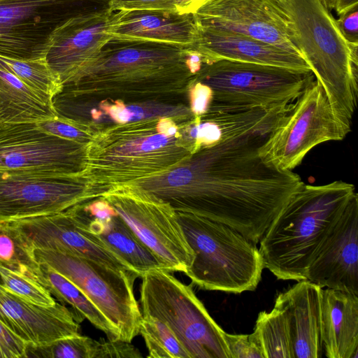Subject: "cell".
Instances as JSON below:
<instances>
[{
	"mask_svg": "<svg viewBox=\"0 0 358 358\" xmlns=\"http://www.w3.org/2000/svg\"><path fill=\"white\" fill-rule=\"evenodd\" d=\"M271 130L203 148L173 169L134 185L176 212L223 223L257 244L304 183L260 155Z\"/></svg>",
	"mask_w": 358,
	"mask_h": 358,
	"instance_id": "cell-1",
	"label": "cell"
},
{
	"mask_svg": "<svg viewBox=\"0 0 358 358\" xmlns=\"http://www.w3.org/2000/svg\"><path fill=\"white\" fill-rule=\"evenodd\" d=\"M188 54L189 48L166 44L110 41L52 99L140 102L182 94L196 76Z\"/></svg>",
	"mask_w": 358,
	"mask_h": 358,
	"instance_id": "cell-2",
	"label": "cell"
},
{
	"mask_svg": "<svg viewBox=\"0 0 358 358\" xmlns=\"http://www.w3.org/2000/svg\"><path fill=\"white\" fill-rule=\"evenodd\" d=\"M196 152L182 122L171 117L115 123L99 127L87 143L83 176L104 192L165 173Z\"/></svg>",
	"mask_w": 358,
	"mask_h": 358,
	"instance_id": "cell-3",
	"label": "cell"
},
{
	"mask_svg": "<svg viewBox=\"0 0 358 358\" xmlns=\"http://www.w3.org/2000/svg\"><path fill=\"white\" fill-rule=\"evenodd\" d=\"M357 194L355 185L343 181L303 183L259 242L264 268L279 280H306L322 245Z\"/></svg>",
	"mask_w": 358,
	"mask_h": 358,
	"instance_id": "cell-4",
	"label": "cell"
},
{
	"mask_svg": "<svg viewBox=\"0 0 358 358\" xmlns=\"http://www.w3.org/2000/svg\"><path fill=\"white\" fill-rule=\"evenodd\" d=\"M292 41L336 113L351 122L357 106L358 43L348 42L320 0H282Z\"/></svg>",
	"mask_w": 358,
	"mask_h": 358,
	"instance_id": "cell-5",
	"label": "cell"
},
{
	"mask_svg": "<svg viewBox=\"0 0 358 358\" xmlns=\"http://www.w3.org/2000/svg\"><path fill=\"white\" fill-rule=\"evenodd\" d=\"M176 213L194 254L185 273L194 285L232 294L257 287L264 266L256 243L223 223Z\"/></svg>",
	"mask_w": 358,
	"mask_h": 358,
	"instance_id": "cell-6",
	"label": "cell"
},
{
	"mask_svg": "<svg viewBox=\"0 0 358 358\" xmlns=\"http://www.w3.org/2000/svg\"><path fill=\"white\" fill-rule=\"evenodd\" d=\"M195 79L210 89L208 113L290 104L315 77L311 71L223 59L202 64Z\"/></svg>",
	"mask_w": 358,
	"mask_h": 358,
	"instance_id": "cell-7",
	"label": "cell"
},
{
	"mask_svg": "<svg viewBox=\"0 0 358 358\" xmlns=\"http://www.w3.org/2000/svg\"><path fill=\"white\" fill-rule=\"evenodd\" d=\"M141 278L142 315L167 324L190 358H231L224 331L210 315L191 285L162 269L150 271Z\"/></svg>",
	"mask_w": 358,
	"mask_h": 358,
	"instance_id": "cell-8",
	"label": "cell"
},
{
	"mask_svg": "<svg viewBox=\"0 0 358 358\" xmlns=\"http://www.w3.org/2000/svg\"><path fill=\"white\" fill-rule=\"evenodd\" d=\"M270 131L259 148L262 157L275 168L291 171L315 146L342 141L351 122L334 110L322 85L313 80Z\"/></svg>",
	"mask_w": 358,
	"mask_h": 358,
	"instance_id": "cell-9",
	"label": "cell"
},
{
	"mask_svg": "<svg viewBox=\"0 0 358 358\" xmlns=\"http://www.w3.org/2000/svg\"><path fill=\"white\" fill-rule=\"evenodd\" d=\"M34 253L39 264L63 275L98 307L120 340L131 342L139 334L142 313L134 293L137 274L69 252L36 248Z\"/></svg>",
	"mask_w": 358,
	"mask_h": 358,
	"instance_id": "cell-10",
	"label": "cell"
},
{
	"mask_svg": "<svg viewBox=\"0 0 358 358\" xmlns=\"http://www.w3.org/2000/svg\"><path fill=\"white\" fill-rule=\"evenodd\" d=\"M100 197L162 261L166 271L186 272L194 254L168 203L136 185L110 187Z\"/></svg>",
	"mask_w": 358,
	"mask_h": 358,
	"instance_id": "cell-11",
	"label": "cell"
},
{
	"mask_svg": "<svg viewBox=\"0 0 358 358\" xmlns=\"http://www.w3.org/2000/svg\"><path fill=\"white\" fill-rule=\"evenodd\" d=\"M87 144L49 134L37 122L0 123V171L83 176Z\"/></svg>",
	"mask_w": 358,
	"mask_h": 358,
	"instance_id": "cell-12",
	"label": "cell"
},
{
	"mask_svg": "<svg viewBox=\"0 0 358 358\" xmlns=\"http://www.w3.org/2000/svg\"><path fill=\"white\" fill-rule=\"evenodd\" d=\"M103 193L83 176L0 171V222L62 212Z\"/></svg>",
	"mask_w": 358,
	"mask_h": 358,
	"instance_id": "cell-13",
	"label": "cell"
},
{
	"mask_svg": "<svg viewBox=\"0 0 358 358\" xmlns=\"http://www.w3.org/2000/svg\"><path fill=\"white\" fill-rule=\"evenodd\" d=\"M78 0H0V56L45 59L53 32L79 12Z\"/></svg>",
	"mask_w": 358,
	"mask_h": 358,
	"instance_id": "cell-14",
	"label": "cell"
},
{
	"mask_svg": "<svg viewBox=\"0 0 358 358\" xmlns=\"http://www.w3.org/2000/svg\"><path fill=\"white\" fill-rule=\"evenodd\" d=\"M193 15L199 27L240 34L301 56L282 0H206Z\"/></svg>",
	"mask_w": 358,
	"mask_h": 358,
	"instance_id": "cell-15",
	"label": "cell"
},
{
	"mask_svg": "<svg viewBox=\"0 0 358 358\" xmlns=\"http://www.w3.org/2000/svg\"><path fill=\"white\" fill-rule=\"evenodd\" d=\"M10 222L22 231L35 249L69 252L115 269L134 273L91 233L80 203L62 212Z\"/></svg>",
	"mask_w": 358,
	"mask_h": 358,
	"instance_id": "cell-16",
	"label": "cell"
},
{
	"mask_svg": "<svg viewBox=\"0 0 358 358\" xmlns=\"http://www.w3.org/2000/svg\"><path fill=\"white\" fill-rule=\"evenodd\" d=\"M114 11H81L53 32L45 61L62 85L92 62L111 41Z\"/></svg>",
	"mask_w": 358,
	"mask_h": 358,
	"instance_id": "cell-17",
	"label": "cell"
},
{
	"mask_svg": "<svg viewBox=\"0 0 358 358\" xmlns=\"http://www.w3.org/2000/svg\"><path fill=\"white\" fill-rule=\"evenodd\" d=\"M306 280L358 294V196L353 197L310 265Z\"/></svg>",
	"mask_w": 358,
	"mask_h": 358,
	"instance_id": "cell-18",
	"label": "cell"
},
{
	"mask_svg": "<svg viewBox=\"0 0 358 358\" xmlns=\"http://www.w3.org/2000/svg\"><path fill=\"white\" fill-rule=\"evenodd\" d=\"M0 321L26 344L45 345L80 334L72 311L55 303L42 306L25 301L0 286Z\"/></svg>",
	"mask_w": 358,
	"mask_h": 358,
	"instance_id": "cell-19",
	"label": "cell"
},
{
	"mask_svg": "<svg viewBox=\"0 0 358 358\" xmlns=\"http://www.w3.org/2000/svg\"><path fill=\"white\" fill-rule=\"evenodd\" d=\"M110 34L111 41L119 43H155L192 48L196 41L197 25L193 14L121 10L114 13Z\"/></svg>",
	"mask_w": 358,
	"mask_h": 358,
	"instance_id": "cell-20",
	"label": "cell"
},
{
	"mask_svg": "<svg viewBox=\"0 0 358 358\" xmlns=\"http://www.w3.org/2000/svg\"><path fill=\"white\" fill-rule=\"evenodd\" d=\"M190 49L201 55L203 64L225 59L310 71L299 55L247 36L217 29L197 25L196 41Z\"/></svg>",
	"mask_w": 358,
	"mask_h": 358,
	"instance_id": "cell-21",
	"label": "cell"
},
{
	"mask_svg": "<svg viewBox=\"0 0 358 358\" xmlns=\"http://www.w3.org/2000/svg\"><path fill=\"white\" fill-rule=\"evenodd\" d=\"M321 289L313 282L303 280L280 293L275 299L287 316L294 358L322 357Z\"/></svg>",
	"mask_w": 358,
	"mask_h": 358,
	"instance_id": "cell-22",
	"label": "cell"
},
{
	"mask_svg": "<svg viewBox=\"0 0 358 358\" xmlns=\"http://www.w3.org/2000/svg\"><path fill=\"white\" fill-rule=\"evenodd\" d=\"M320 331L328 358H357L358 294L322 288Z\"/></svg>",
	"mask_w": 358,
	"mask_h": 358,
	"instance_id": "cell-23",
	"label": "cell"
},
{
	"mask_svg": "<svg viewBox=\"0 0 358 358\" xmlns=\"http://www.w3.org/2000/svg\"><path fill=\"white\" fill-rule=\"evenodd\" d=\"M81 205V204H80ZM85 214L87 227L108 248L120 257L138 277L148 272L166 271L162 261L148 248L116 213L106 219Z\"/></svg>",
	"mask_w": 358,
	"mask_h": 358,
	"instance_id": "cell-24",
	"label": "cell"
},
{
	"mask_svg": "<svg viewBox=\"0 0 358 358\" xmlns=\"http://www.w3.org/2000/svg\"><path fill=\"white\" fill-rule=\"evenodd\" d=\"M56 117L51 99L0 67V123L38 122Z\"/></svg>",
	"mask_w": 358,
	"mask_h": 358,
	"instance_id": "cell-25",
	"label": "cell"
},
{
	"mask_svg": "<svg viewBox=\"0 0 358 358\" xmlns=\"http://www.w3.org/2000/svg\"><path fill=\"white\" fill-rule=\"evenodd\" d=\"M39 283L63 303L69 305L77 322L85 318L103 331L108 340L120 339L117 330L98 307L72 282L47 264H40Z\"/></svg>",
	"mask_w": 358,
	"mask_h": 358,
	"instance_id": "cell-26",
	"label": "cell"
},
{
	"mask_svg": "<svg viewBox=\"0 0 358 358\" xmlns=\"http://www.w3.org/2000/svg\"><path fill=\"white\" fill-rule=\"evenodd\" d=\"M250 336L261 350L264 358H294L287 316L283 307L275 301L271 311L259 313Z\"/></svg>",
	"mask_w": 358,
	"mask_h": 358,
	"instance_id": "cell-27",
	"label": "cell"
},
{
	"mask_svg": "<svg viewBox=\"0 0 358 358\" xmlns=\"http://www.w3.org/2000/svg\"><path fill=\"white\" fill-rule=\"evenodd\" d=\"M97 113L108 115L115 123L141 120L149 118L167 117L178 122L193 118L189 106L183 104H169L155 101L124 102L120 100H103Z\"/></svg>",
	"mask_w": 358,
	"mask_h": 358,
	"instance_id": "cell-28",
	"label": "cell"
},
{
	"mask_svg": "<svg viewBox=\"0 0 358 358\" xmlns=\"http://www.w3.org/2000/svg\"><path fill=\"white\" fill-rule=\"evenodd\" d=\"M35 248L22 231L10 221L0 222V266L36 280L42 275Z\"/></svg>",
	"mask_w": 358,
	"mask_h": 358,
	"instance_id": "cell-29",
	"label": "cell"
},
{
	"mask_svg": "<svg viewBox=\"0 0 358 358\" xmlns=\"http://www.w3.org/2000/svg\"><path fill=\"white\" fill-rule=\"evenodd\" d=\"M0 67L51 100L62 87L60 80L50 69L45 59L21 60L0 56Z\"/></svg>",
	"mask_w": 358,
	"mask_h": 358,
	"instance_id": "cell-30",
	"label": "cell"
},
{
	"mask_svg": "<svg viewBox=\"0 0 358 358\" xmlns=\"http://www.w3.org/2000/svg\"><path fill=\"white\" fill-rule=\"evenodd\" d=\"M139 334L144 339L149 358H190L170 327L159 320L142 315Z\"/></svg>",
	"mask_w": 358,
	"mask_h": 358,
	"instance_id": "cell-31",
	"label": "cell"
},
{
	"mask_svg": "<svg viewBox=\"0 0 358 358\" xmlns=\"http://www.w3.org/2000/svg\"><path fill=\"white\" fill-rule=\"evenodd\" d=\"M99 351L100 341L77 334L41 345L27 344L26 357L99 358Z\"/></svg>",
	"mask_w": 358,
	"mask_h": 358,
	"instance_id": "cell-32",
	"label": "cell"
},
{
	"mask_svg": "<svg viewBox=\"0 0 358 358\" xmlns=\"http://www.w3.org/2000/svg\"><path fill=\"white\" fill-rule=\"evenodd\" d=\"M0 278L6 290L25 301L42 306L56 303L50 292L28 275L0 266Z\"/></svg>",
	"mask_w": 358,
	"mask_h": 358,
	"instance_id": "cell-33",
	"label": "cell"
},
{
	"mask_svg": "<svg viewBox=\"0 0 358 358\" xmlns=\"http://www.w3.org/2000/svg\"><path fill=\"white\" fill-rule=\"evenodd\" d=\"M39 127L52 135L87 143L98 128L93 122L84 120H71L59 116L37 122Z\"/></svg>",
	"mask_w": 358,
	"mask_h": 358,
	"instance_id": "cell-34",
	"label": "cell"
},
{
	"mask_svg": "<svg viewBox=\"0 0 358 358\" xmlns=\"http://www.w3.org/2000/svg\"><path fill=\"white\" fill-rule=\"evenodd\" d=\"M224 336L231 358H264L250 334H231L224 331Z\"/></svg>",
	"mask_w": 358,
	"mask_h": 358,
	"instance_id": "cell-35",
	"label": "cell"
},
{
	"mask_svg": "<svg viewBox=\"0 0 358 358\" xmlns=\"http://www.w3.org/2000/svg\"><path fill=\"white\" fill-rule=\"evenodd\" d=\"M111 11L162 10L176 12L173 0H109L107 7Z\"/></svg>",
	"mask_w": 358,
	"mask_h": 358,
	"instance_id": "cell-36",
	"label": "cell"
},
{
	"mask_svg": "<svg viewBox=\"0 0 358 358\" xmlns=\"http://www.w3.org/2000/svg\"><path fill=\"white\" fill-rule=\"evenodd\" d=\"M27 344L0 321V358L26 357Z\"/></svg>",
	"mask_w": 358,
	"mask_h": 358,
	"instance_id": "cell-37",
	"label": "cell"
},
{
	"mask_svg": "<svg viewBox=\"0 0 358 358\" xmlns=\"http://www.w3.org/2000/svg\"><path fill=\"white\" fill-rule=\"evenodd\" d=\"M187 93L189 97V107L193 116H201L205 114L210 103L211 95L208 87L194 78Z\"/></svg>",
	"mask_w": 358,
	"mask_h": 358,
	"instance_id": "cell-38",
	"label": "cell"
},
{
	"mask_svg": "<svg viewBox=\"0 0 358 358\" xmlns=\"http://www.w3.org/2000/svg\"><path fill=\"white\" fill-rule=\"evenodd\" d=\"M138 358L142 357L139 350L131 342L120 339L100 341L99 358Z\"/></svg>",
	"mask_w": 358,
	"mask_h": 358,
	"instance_id": "cell-39",
	"label": "cell"
},
{
	"mask_svg": "<svg viewBox=\"0 0 358 358\" xmlns=\"http://www.w3.org/2000/svg\"><path fill=\"white\" fill-rule=\"evenodd\" d=\"M336 22L345 38L358 43V6L338 15Z\"/></svg>",
	"mask_w": 358,
	"mask_h": 358,
	"instance_id": "cell-40",
	"label": "cell"
},
{
	"mask_svg": "<svg viewBox=\"0 0 358 358\" xmlns=\"http://www.w3.org/2000/svg\"><path fill=\"white\" fill-rule=\"evenodd\" d=\"M206 0H173L176 12L180 14H193Z\"/></svg>",
	"mask_w": 358,
	"mask_h": 358,
	"instance_id": "cell-41",
	"label": "cell"
},
{
	"mask_svg": "<svg viewBox=\"0 0 358 358\" xmlns=\"http://www.w3.org/2000/svg\"><path fill=\"white\" fill-rule=\"evenodd\" d=\"M358 6V0H335L334 10L338 15Z\"/></svg>",
	"mask_w": 358,
	"mask_h": 358,
	"instance_id": "cell-42",
	"label": "cell"
},
{
	"mask_svg": "<svg viewBox=\"0 0 358 358\" xmlns=\"http://www.w3.org/2000/svg\"><path fill=\"white\" fill-rule=\"evenodd\" d=\"M324 7L331 11L334 9L335 6V0H320Z\"/></svg>",
	"mask_w": 358,
	"mask_h": 358,
	"instance_id": "cell-43",
	"label": "cell"
},
{
	"mask_svg": "<svg viewBox=\"0 0 358 358\" xmlns=\"http://www.w3.org/2000/svg\"><path fill=\"white\" fill-rule=\"evenodd\" d=\"M79 1H80L81 3H83V2H85V1H88V0H79ZM98 1H99V0H98ZM103 1H106L108 2L109 0H103Z\"/></svg>",
	"mask_w": 358,
	"mask_h": 358,
	"instance_id": "cell-44",
	"label": "cell"
},
{
	"mask_svg": "<svg viewBox=\"0 0 358 358\" xmlns=\"http://www.w3.org/2000/svg\"><path fill=\"white\" fill-rule=\"evenodd\" d=\"M1 284H0V286H1Z\"/></svg>",
	"mask_w": 358,
	"mask_h": 358,
	"instance_id": "cell-45",
	"label": "cell"
}]
</instances>
